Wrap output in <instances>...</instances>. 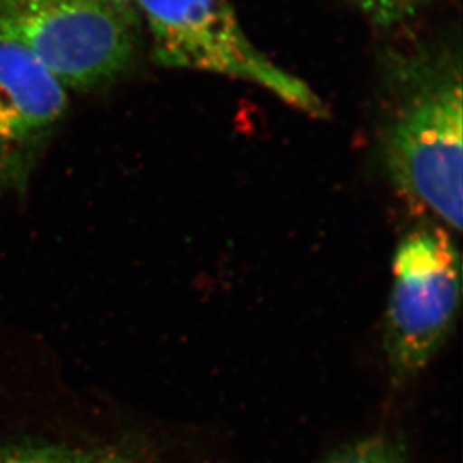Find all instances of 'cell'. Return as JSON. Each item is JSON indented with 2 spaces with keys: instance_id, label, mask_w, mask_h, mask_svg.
Returning <instances> with one entry per match:
<instances>
[{
  "instance_id": "obj_3",
  "label": "cell",
  "mask_w": 463,
  "mask_h": 463,
  "mask_svg": "<svg viewBox=\"0 0 463 463\" xmlns=\"http://www.w3.org/2000/svg\"><path fill=\"white\" fill-rule=\"evenodd\" d=\"M134 5L149 32L157 65L250 81L312 118H327V105L303 80L257 49L230 0H134Z\"/></svg>"
},
{
  "instance_id": "obj_4",
  "label": "cell",
  "mask_w": 463,
  "mask_h": 463,
  "mask_svg": "<svg viewBox=\"0 0 463 463\" xmlns=\"http://www.w3.org/2000/svg\"><path fill=\"white\" fill-rule=\"evenodd\" d=\"M460 255L447 228H420L394 252L384 351L399 380L417 375L450 335L460 305Z\"/></svg>"
},
{
  "instance_id": "obj_5",
  "label": "cell",
  "mask_w": 463,
  "mask_h": 463,
  "mask_svg": "<svg viewBox=\"0 0 463 463\" xmlns=\"http://www.w3.org/2000/svg\"><path fill=\"white\" fill-rule=\"evenodd\" d=\"M68 105L61 80L0 27V198L26 193Z\"/></svg>"
},
{
  "instance_id": "obj_2",
  "label": "cell",
  "mask_w": 463,
  "mask_h": 463,
  "mask_svg": "<svg viewBox=\"0 0 463 463\" xmlns=\"http://www.w3.org/2000/svg\"><path fill=\"white\" fill-rule=\"evenodd\" d=\"M0 27L35 52L70 92L116 81L140 44L134 0H0Z\"/></svg>"
},
{
  "instance_id": "obj_6",
  "label": "cell",
  "mask_w": 463,
  "mask_h": 463,
  "mask_svg": "<svg viewBox=\"0 0 463 463\" xmlns=\"http://www.w3.org/2000/svg\"><path fill=\"white\" fill-rule=\"evenodd\" d=\"M0 463H129L116 449H74L43 442L0 444Z\"/></svg>"
},
{
  "instance_id": "obj_8",
  "label": "cell",
  "mask_w": 463,
  "mask_h": 463,
  "mask_svg": "<svg viewBox=\"0 0 463 463\" xmlns=\"http://www.w3.org/2000/svg\"><path fill=\"white\" fill-rule=\"evenodd\" d=\"M367 22L381 29H392L410 22L429 0H346Z\"/></svg>"
},
{
  "instance_id": "obj_1",
  "label": "cell",
  "mask_w": 463,
  "mask_h": 463,
  "mask_svg": "<svg viewBox=\"0 0 463 463\" xmlns=\"http://www.w3.org/2000/svg\"><path fill=\"white\" fill-rule=\"evenodd\" d=\"M381 155L410 202L462 228V66L459 52L421 47L387 57Z\"/></svg>"
},
{
  "instance_id": "obj_7",
  "label": "cell",
  "mask_w": 463,
  "mask_h": 463,
  "mask_svg": "<svg viewBox=\"0 0 463 463\" xmlns=\"http://www.w3.org/2000/svg\"><path fill=\"white\" fill-rule=\"evenodd\" d=\"M321 463H410L405 447L385 435H372L333 451Z\"/></svg>"
}]
</instances>
